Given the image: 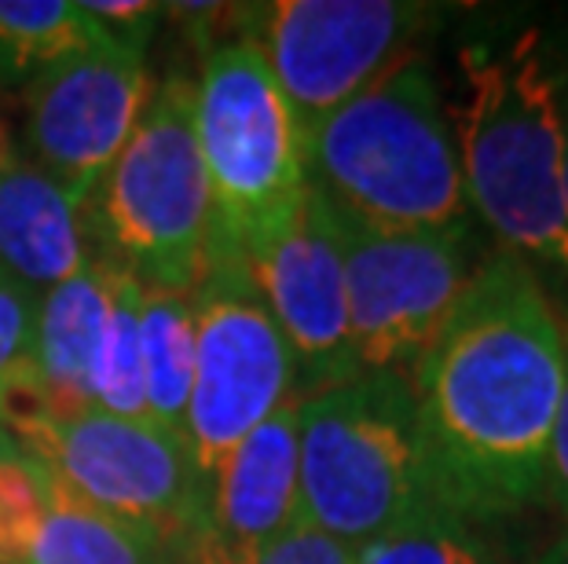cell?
Wrapping results in <instances>:
<instances>
[{"label": "cell", "instance_id": "6da1fadb", "mask_svg": "<svg viewBox=\"0 0 568 564\" xmlns=\"http://www.w3.org/2000/svg\"><path fill=\"white\" fill-rule=\"evenodd\" d=\"M410 389L444 510L503 524L542 502L565 327L539 271L491 249L410 370Z\"/></svg>", "mask_w": 568, "mask_h": 564}, {"label": "cell", "instance_id": "7a4b0ae2", "mask_svg": "<svg viewBox=\"0 0 568 564\" xmlns=\"http://www.w3.org/2000/svg\"><path fill=\"white\" fill-rule=\"evenodd\" d=\"M463 100L452 114L469 213L531 268L568 279L565 140L558 63L539 30L458 55Z\"/></svg>", "mask_w": 568, "mask_h": 564}, {"label": "cell", "instance_id": "3957f363", "mask_svg": "<svg viewBox=\"0 0 568 564\" xmlns=\"http://www.w3.org/2000/svg\"><path fill=\"white\" fill-rule=\"evenodd\" d=\"M308 187L374 232L469 224L463 165L440 81L422 55L400 59L305 143Z\"/></svg>", "mask_w": 568, "mask_h": 564}, {"label": "cell", "instance_id": "277c9868", "mask_svg": "<svg viewBox=\"0 0 568 564\" xmlns=\"http://www.w3.org/2000/svg\"><path fill=\"white\" fill-rule=\"evenodd\" d=\"M301 521L364 550L422 513L433 491L407 375L371 370L297 400Z\"/></svg>", "mask_w": 568, "mask_h": 564}, {"label": "cell", "instance_id": "5b68a950", "mask_svg": "<svg viewBox=\"0 0 568 564\" xmlns=\"http://www.w3.org/2000/svg\"><path fill=\"white\" fill-rule=\"evenodd\" d=\"M84 221L95 257L148 290L191 294L202 283L221 235L195 140V81L169 78L151 92Z\"/></svg>", "mask_w": 568, "mask_h": 564}, {"label": "cell", "instance_id": "8992f818", "mask_svg": "<svg viewBox=\"0 0 568 564\" xmlns=\"http://www.w3.org/2000/svg\"><path fill=\"white\" fill-rule=\"evenodd\" d=\"M195 140L224 243L243 249L301 206L308 191L305 132L246 41L205 55L195 81Z\"/></svg>", "mask_w": 568, "mask_h": 564}, {"label": "cell", "instance_id": "52a82bcc", "mask_svg": "<svg viewBox=\"0 0 568 564\" xmlns=\"http://www.w3.org/2000/svg\"><path fill=\"white\" fill-rule=\"evenodd\" d=\"M195 363L184 440L210 491L216 470L253 429L294 400V356L253 286L243 254L216 238L210 268L191 290Z\"/></svg>", "mask_w": 568, "mask_h": 564}, {"label": "cell", "instance_id": "ba28073f", "mask_svg": "<svg viewBox=\"0 0 568 564\" xmlns=\"http://www.w3.org/2000/svg\"><path fill=\"white\" fill-rule=\"evenodd\" d=\"M8 433L70 491L162 539L173 557L199 532L205 488L184 433L106 411L22 414Z\"/></svg>", "mask_w": 568, "mask_h": 564}, {"label": "cell", "instance_id": "9c48e42d", "mask_svg": "<svg viewBox=\"0 0 568 564\" xmlns=\"http://www.w3.org/2000/svg\"><path fill=\"white\" fill-rule=\"evenodd\" d=\"M331 224L342 249L359 375L396 370L410 378L488 257L480 254L477 221L447 232H374L331 209Z\"/></svg>", "mask_w": 568, "mask_h": 564}, {"label": "cell", "instance_id": "30bf717a", "mask_svg": "<svg viewBox=\"0 0 568 564\" xmlns=\"http://www.w3.org/2000/svg\"><path fill=\"white\" fill-rule=\"evenodd\" d=\"M235 16L239 41L272 70L308 143L334 111L415 55L437 8L410 0H275L235 8Z\"/></svg>", "mask_w": 568, "mask_h": 564}, {"label": "cell", "instance_id": "8fae6325", "mask_svg": "<svg viewBox=\"0 0 568 564\" xmlns=\"http://www.w3.org/2000/svg\"><path fill=\"white\" fill-rule=\"evenodd\" d=\"M143 52L111 38L48 66L22 89V143L70 198L89 206L151 100Z\"/></svg>", "mask_w": 568, "mask_h": 564}, {"label": "cell", "instance_id": "7c38bea8", "mask_svg": "<svg viewBox=\"0 0 568 564\" xmlns=\"http://www.w3.org/2000/svg\"><path fill=\"white\" fill-rule=\"evenodd\" d=\"M239 254L294 356V400H308L356 378L342 249L320 191L308 187L283 224L253 238Z\"/></svg>", "mask_w": 568, "mask_h": 564}, {"label": "cell", "instance_id": "4fadbf2b", "mask_svg": "<svg viewBox=\"0 0 568 564\" xmlns=\"http://www.w3.org/2000/svg\"><path fill=\"white\" fill-rule=\"evenodd\" d=\"M0 564H176L173 550L70 491L27 451L0 459Z\"/></svg>", "mask_w": 568, "mask_h": 564}, {"label": "cell", "instance_id": "5bb4252c", "mask_svg": "<svg viewBox=\"0 0 568 564\" xmlns=\"http://www.w3.org/2000/svg\"><path fill=\"white\" fill-rule=\"evenodd\" d=\"M301 524L297 400L232 451L205 491L199 532L176 550V564H239Z\"/></svg>", "mask_w": 568, "mask_h": 564}, {"label": "cell", "instance_id": "9a60e30c", "mask_svg": "<svg viewBox=\"0 0 568 564\" xmlns=\"http://www.w3.org/2000/svg\"><path fill=\"white\" fill-rule=\"evenodd\" d=\"M92 260L95 243L84 206L16 151L0 165V271L44 294Z\"/></svg>", "mask_w": 568, "mask_h": 564}, {"label": "cell", "instance_id": "2e32d148", "mask_svg": "<svg viewBox=\"0 0 568 564\" xmlns=\"http://www.w3.org/2000/svg\"><path fill=\"white\" fill-rule=\"evenodd\" d=\"M106 297H111V264L103 257H95L74 279L41 294L38 352H33V396H38V411L30 414L92 411L95 367H100V345L106 322Z\"/></svg>", "mask_w": 568, "mask_h": 564}, {"label": "cell", "instance_id": "e0dca14e", "mask_svg": "<svg viewBox=\"0 0 568 564\" xmlns=\"http://www.w3.org/2000/svg\"><path fill=\"white\" fill-rule=\"evenodd\" d=\"M103 38L74 0H0V92H22L48 66L89 52Z\"/></svg>", "mask_w": 568, "mask_h": 564}, {"label": "cell", "instance_id": "ac0fdd59", "mask_svg": "<svg viewBox=\"0 0 568 564\" xmlns=\"http://www.w3.org/2000/svg\"><path fill=\"white\" fill-rule=\"evenodd\" d=\"M140 334H143V396H148V422L173 429V433H184L191 363H195L191 294L148 290V286H143Z\"/></svg>", "mask_w": 568, "mask_h": 564}, {"label": "cell", "instance_id": "d6986e66", "mask_svg": "<svg viewBox=\"0 0 568 564\" xmlns=\"http://www.w3.org/2000/svg\"><path fill=\"white\" fill-rule=\"evenodd\" d=\"M140 297L143 286L129 271L118 268V264H111V297H106V322H103L100 367H95L92 411H106L118 418H148Z\"/></svg>", "mask_w": 568, "mask_h": 564}, {"label": "cell", "instance_id": "ffe728a7", "mask_svg": "<svg viewBox=\"0 0 568 564\" xmlns=\"http://www.w3.org/2000/svg\"><path fill=\"white\" fill-rule=\"evenodd\" d=\"M495 527L499 524L458 517L452 510H429L364 546L356 564H525L510 554Z\"/></svg>", "mask_w": 568, "mask_h": 564}, {"label": "cell", "instance_id": "44dd1931", "mask_svg": "<svg viewBox=\"0 0 568 564\" xmlns=\"http://www.w3.org/2000/svg\"><path fill=\"white\" fill-rule=\"evenodd\" d=\"M38 308V290L0 271V425L38 411V396H33Z\"/></svg>", "mask_w": 568, "mask_h": 564}, {"label": "cell", "instance_id": "7402d4cb", "mask_svg": "<svg viewBox=\"0 0 568 564\" xmlns=\"http://www.w3.org/2000/svg\"><path fill=\"white\" fill-rule=\"evenodd\" d=\"M356 561H359V550L337 543V539L320 532V527L301 521L239 564H356Z\"/></svg>", "mask_w": 568, "mask_h": 564}, {"label": "cell", "instance_id": "603a6c76", "mask_svg": "<svg viewBox=\"0 0 568 564\" xmlns=\"http://www.w3.org/2000/svg\"><path fill=\"white\" fill-rule=\"evenodd\" d=\"M81 8L89 11V19L106 38L125 48H136V52L148 48L151 30L165 16V4H148V0H89Z\"/></svg>", "mask_w": 568, "mask_h": 564}, {"label": "cell", "instance_id": "cb8c5ba5", "mask_svg": "<svg viewBox=\"0 0 568 564\" xmlns=\"http://www.w3.org/2000/svg\"><path fill=\"white\" fill-rule=\"evenodd\" d=\"M565 327V392L558 418H554V433H550V454H547V488H542V502L558 510V517L568 524V319H561Z\"/></svg>", "mask_w": 568, "mask_h": 564}, {"label": "cell", "instance_id": "d4e9b609", "mask_svg": "<svg viewBox=\"0 0 568 564\" xmlns=\"http://www.w3.org/2000/svg\"><path fill=\"white\" fill-rule=\"evenodd\" d=\"M525 564H568V524L561 527L558 535L550 539L547 546L539 550L536 557H531V561H525Z\"/></svg>", "mask_w": 568, "mask_h": 564}, {"label": "cell", "instance_id": "484cf974", "mask_svg": "<svg viewBox=\"0 0 568 564\" xmlns=\"http://www.w3.org/2000/svg\"><path fill=\"white\" fill-rule=\"evenodd\" d=\"M558 103H561V140H565V202H568V63H558Z\"/></svg>", "mask_w": 568, "mask_h": 564}, {"label": "cell", "instance_id": "4316f807", "mask_svg": "<svg viewBox=\"0 0 568 564\" xmlns=\"http://www.w3.org/2000/svg\"><path fill=\"white\" fill-rule=\"evenodd\" d=\"M11 154H16V136H11V129H8V114H4V106H0V165H4Z\"/></svg>", "mask_w": 568, "mask_h": 564}, {"label": "cell", "instance_id": "83f0119b", "mask_svg": "<svg viewBox=\"0 0 568 564\" xmlns=\"http://www.w3.org/2000/svg\"><path fill=\"white\" fill-rule=\"evenodd\" d=\"M16 451H22V448H19V440L11 437L4 425H0V459H8V454H16Z\"/></svg>", "mask_w": 568, "mask_h": 564}]
</instances>
